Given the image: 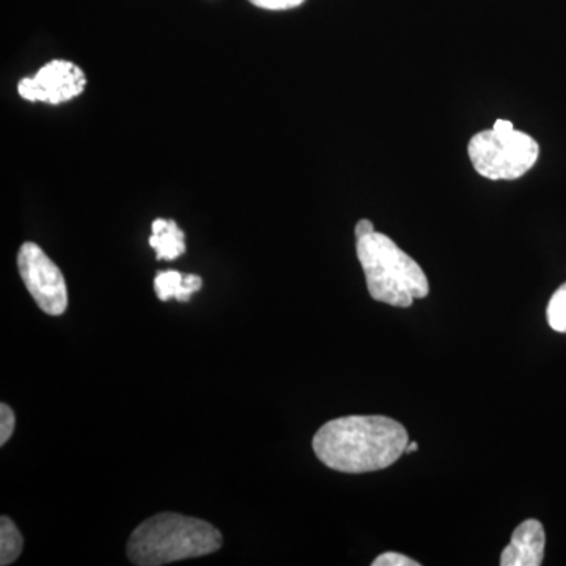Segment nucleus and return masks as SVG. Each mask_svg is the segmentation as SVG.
Segmentation results:
<instances>
[{"label": "nucleus", "mask_w": 566, "mask_h": 566, "mask_svg": "<svg viewBox=\"0 0 566 566\" xmlns=\"http://www.w3.org/2000/svg\"><path fill=\"white\" fill-rule=\"evenodd\" d=\"M493 129L497 133H512L515 132V126L509 120H495Z\"/></svg>", "instance_id": "16"}, {"label": "nucleus", "mask_w": 566, "mask_h": 566, "mask_svg": "<svg viewBox=\"0 0 566 566\" xmlns=\"http://www.w3.org/2000/svg\"><path fill=\"white\" fill-rule=\"evenodd\" d=\"M374 566H419V562L412 560V558L403 556L398 553H386L381 556L376 557Z\"/></svg>", "instance_id": "13"}, {"label": "nucleus", "mask_w": 566, "mask_h": 566, "mask_svg": "<svg viewBox=\"0 0 566 566\" xmlns=\"http://www.w3.org/2000/svg\"><path fill=\"white\" fill-rule=\"evenodd\" d=\"M409 444L406 428L385 416H348L324 423L314 436L315 455L346 474L381 471L400 460Z\"/></svg>", "instance_id": "1"}, {"label": "nucleus", "mask_w": 566, "mask_h": 566, "mask_svg": "<svg viewBox=\"0 0 566 566\" xmlns=\"http://www.w3.org/2000/svg\"><path fill=\"white\" fill-rule=\"evenodd\" d=\"M356 251L368 293L375 301L406 308L430 293V283L420 264L386 234L374 232L359 238Z\"/></svg>", "instance_id": "3"}, {"label": "nucleus", "mask_w": 566, "mask_h": 566, "mask_svg": "<svg viewBox=\"0 0 566 566\" xmlns=\"http://www.w3.org/2000/svg\"><path fill=\"white\" fill-rule=\"evenodd\" d=\"M375 232V226L374 222L368 221V219H363V221L357 222L356 226V238L359 240V238L367 237V234Z\"/></svg>", "instance_id": "15"}, {"label": "nucleus", "mask_w": 566, "mask_h": 566, "mask_svg": "<svg viewBox=\"0 0 566 566\" xmlns=\"http://www.w3.org/2000/svg\"><path fill=\"white\" fill-rule=\"evenodd\" d=\"M151 232L148 244L155 249L156 259L172 262L186 252L185 232L177 226V222L156 219L153 222Z\"/></svg>", "instance_id": "9"}, {"label": "nucleus", "mask_w": 566, "mask_h": 566, "mask_svg": "<svg viewBox=\"0 0 566 566\" xmlns=\"http://www.w3.org/2000/svg\"><path fill=\"white\" fill-rule=\"evenodd\" d=\"M417 450H419V444H417V442H411V444H408V447H406L405 453H415L417 452Z\"/></svg>", "instance_id": "17"}, {"label": "nucleus", "mask_w": 566, "mask_h": 566, "mask_svg": "<svg viewBox=\"0 0 566 566\" xmlns=\"http://www.w3.org/2000/svg\"><path fill=\"white\" fill-rule=\"evenodd\" d=\"M14 424H17V417L10 406L0 405V446H6L9 442L14 431Z\"/></svg>", "instance_id": "12"}, {"label": "nucleus", "mask_w": 566, "mask_h": 566, "mask_svg": "<svg viewBox=\"0 0 566 566\" xmlns=\"http://www.w3.org/2000/svg\"><path fill=\"white\" fill-rule=\"evenodd\" d=\"M249 2L259 9L279 11L296 9L304 0H249Z\"/></svg>", "instance_id": "14"}, {"label": "nucleus", "mask_w": 566, "mask_h": 566, "mask_svg": "<svg viewBox=\"0 0 566 566\" xmlns=\"http://www.w3.org/2000/svg\"><path fill=\"white\" fill-rule=\"evenodd\" d=\"M468 153L476 174L488 180H516L538 161L539 145L526 133L491 128L472 137Z\"/></svg>", "instance_id": "4"}, {"label": "nucleus", "mask_w": 566, "mask_h": 566, "mask_svg": "<svg viewBox=\"0 0 566 566\" xmlns=\"http://www.w3.org/2000/svg\"><path fill=\"white\" fill-rule=\"evenodd\" d=\"M203 281L200 275L181 274L178 271H163L155 277V292L159 301L177 300L180 303H188L192 294L202 290Z\"/></svg>", "instance_id": "8"}, {"label": "nucleus", "mask_w": 566, "mask_h": 566, "mask_svg": "<svg viewBox=\"0 0 566 566\" xmlns=\"http://www.w3.org/2000/svg\"><path fill=\"white\" fill-rule=\"evenodd\" d=\"M546 315L547 323L556 333L566 334V283L551 297Z\"/></svg>", "instance_id": "11"}, {"label": "nucleus", "mask_w": 566, "mask_h": 566, "mask_svg": "<svg viewBox=\"0 0 566 566\" xmlns=\"http://www.w3.org/2000/svg\"><path fill=\"white\" fill-rule=\"evenodd\" d=\"M546 535L542 523L527 520L515 528L501 556L502 566H539L545 557Z\"/></svg>", "instance_id": "7"}, {"label": "nucleus", "mask_w": 566, "mask_h": 566, "mask_svg": "<svg viewBox=\"0 0 566 566\" xmlns=\"http://www.w3.org/2000/svg\"><path fill=\"white\" fill-rule=\"evenodd\" d=\"M221 546V532L207 521L178 513H159L136 527L126 551L134 565L161 566L210 556Z\"/></svg>", "instance_id": "2"}, {"label": "nucleus", "mask_w": 566, "mask_h": 566, "mask_svg": "<svg viewBox=\"0 0 566 566\" xmlns=\"http://www.w3.org/2000/svg\"><path fill=\"white\" fill-rule=\"evenodd\" d=\"M22 542L21 532L14 526L9 516L0 517V565L13 564L21 556Z\"/></svg>", "instance_id": "10"}, {"label": "nucleus", "mask_w": 566, "mask_h": 566, "mask_svg": "<svg viewBox=\"0 0 566 566\" xmlns=\"http://www.w3.org/2000/svg\"><path fill=\"white\" fill-rule=\"evenodd\" d=\"M85 85L87 77L76 63L54 61L41 66L35 76L24 77L18 93L25 102L62 104L82 95Z\"/></svg>", "instance_id": "6"}, {"label": "nucleus", "mask_w": 566, "mask_h": 566, "mask_svg": "<svg viewBox=\"0 0 566 566\" xmlns=\"http://www.w3.org/2000/svg\"><path fill=\"white\" fill-rule=\"evenodd\" d=\"M18 270L25 289L46 315L61 316L69 307V290L57 264L35 243H24L18 252Z\"/></svg>", "instance_id": "5"}]
</instances>
